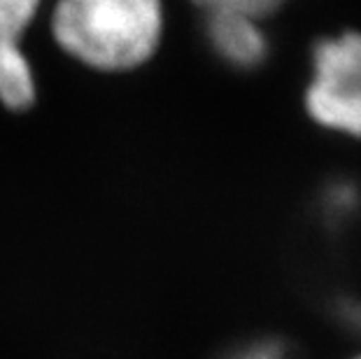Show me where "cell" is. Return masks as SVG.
I'll return each mask as SVG.
<instances>
[{"label":"cell","instance_id":"cell-1","mask_svg":"<svg viewBox=\"0 0 361 359\" xmlns=\"http://www.w3.org/2000/svg\"><path fill=\"white\" fill-rule=\"evenodd\" d=\"M164 0H56L51 35L68 56L101 73L154 59L164 40Z\"/></svg>","mask_w":361,"mask_h":359},{"label":"cell","instance_id":"cell-2","mask_svg":"<svg viewBox=\"0 0 361 359\" xmlns=\"http://www.w3.org/2000/svg\"><path fill=\"white\" fill-rule=\"evenodd\" d=\"M301 103L322 131L361 142V28H343L312 42Z\"/></svg>","mask_w":361,"mask_h":359},{"label":"cell","instance_id":"cell-3","mask_svg":"<svg viewBox=\"0 0 361 359\" xmlns=\"http://www.w3.org/2000/svg\"><path fill=\"white\" fill-rule=\"evenodd\" d=\"M42 0H0V103L7 110H28L37 87L21 40Z\"/></svg>","mask_w":361,"mask_h":359},{"label":"cell","instance_id":"cell-4","mask_svg":"<svg viewBox=\"0 0 361 359\" xmlns=\"http://www.w3.org/2000/svg\"><path fill=\"white\" fill-rule=\"evenodd\" d=\"M205 40L214 56L235 71H257L271 54L264 21L243 14H205Z\"/></svg>","mask_w":361,"mask_h":359},{"label":"cell","instance_id":"cell-5","mask_svg":"<svg viewBox=\"0 0 361 359\" xmlns=\"http://www.w3.org/2000/svg\"><path fill=\"white\" fill-rule=\"evenodd\" d=\"M203 14H243L257 21L271 19L289 0H191Z\"/></svg>","mask_w":361,"mask_h":359},{"label":"cell","instance_id":"cell-6","mask_svg":"<svg viewBox=\"0 0 361 359\" xmlns=\"http://www.w3.org/2000/svg\"><path fill=\"white\" fill-rule=\"evenodd\" d=\"M226 359H291L287 348L278 341H255L233 350Z\"/></svg>","mask_w":361,"mask_h":359},{"label":"cell","instance_id":"cell-7","mask_svg":"<svg viewBox=\"0 0 361 359\" xmlns=\"http://www.w3.org/2000/svg\"><path fill=\"white\" fill-rule=\"evenodd\" d=\"M352 359H361V353H359V355H357V357H352Z\"/></svg>","mask_w":361,"mask_h":359}]
</instances>
